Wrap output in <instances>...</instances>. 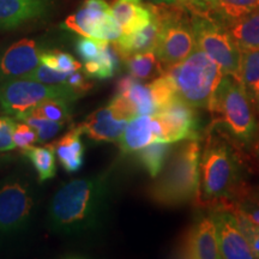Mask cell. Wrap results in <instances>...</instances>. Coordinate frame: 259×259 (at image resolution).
<instances>
[{"label": "cell", "instance_id": "6da1fadb", "mask_svg": "<svg viewBox=\"0 0 259 259\" xmlns=\"http://www.w3.org/2000/svg\"><path fill=\"white\" fill-rule=\"evenodd\" d=\"M111 170L66 181L52 197L47 227L65 239H83L102 231L112 206Z\"/></svg>", "mask_w": 259, "mask_h": 259}, {"label": "cell", "instance_id": "7a4b0ae2", "mask_svg": "<svg viewBox=\"0 0 259 259\" xmlns=\"http://www.w3.org/2000/svg\"><path fill=\"white\" fill-rule=\"evenodd\" d=\"M246 193L238 148L221 132L209 135L200 156L196 199L211 209L228 208Z\"/></svg>", "mask_w": 259, "mask_h": 259}, {"label": "cell", "instance_id": "3957f363", "mask_svg": "<svg viewBox=\"0 0 259 259\" xmlns=\"http://www.w3.org/2000/svg\"><path fill=\"white\" fill-rule=\"evenodd\" d=\"M209 112L220 132L236 148L252 150L259 138L257 111L238 77L223 74Z\"/></svg>", "mask_w": 259, "mask_h": 259}, {"label": "cell", "instance_id": "277c9868", "mask_svg": "<svg viewBox=\"0 0 259 259\" xmlns=\"http://www.w3.org/2000/svg\"><path fill=\"white\" fill-rule=\"evenodd\" d=\"M202 149L197 141L174 147L166 166L150 186L149 196L161 206H180L197 198Z\"/></svg>", "mask_w": 259, "mask_h": 259}, {"label": "cell", "instance_id": "5b68a950", "mask_svg": "<svg viewBox=\"0 0 259 259\" xmlns=\"http://www.w3.org/2000/svg\"><path fill=\"white\" fill-rule=\"evenodd\" d=\"M176 88L177 96L196 108H211L223 71L198 47L180 63L164 69Z\"/></svg>", "mask_w": 259, "mask_h": 259}, {"label": "cell", "instance_id": "8992f818", "mask_svg": "<svg viewBox=\"0 0 259 259\" xmlns=\"http://www.w3.org/2000/svg\"><path fill=\"white\" fill-rule=\"evenodd\" d=\"M37 209L34 183L22 173L0 180V241L14 240L30 228Z\"/></svg>", "mask_w": 259, "mask_h": 259}, {"label": "cell", "instance_id": "52a82bcc", "mask_svg": "<svg viewBox=\"0 0 259 259\" xmlns=\"http://www.w3.org/2000/svg\"><path fill=\"white\" fill-rule=\"evenodd\" d=\"M149 4L160 23L155 53L166 69L186 59L197 47L192 14L181 5Z\"/></svg>", "mask_w": 259, "mask_h": 259}, {"label": "cell", "instance_id": "ba28073f", "mask_svg": "<svg viewBox=\"0 0 259 259\" xmlns=\"http://www.w3.org/2000/svg\"><path fill=\"white\" fill-rule=\"evenodd\" d=\"M82 94L69 84H45L30 78H15L0 82V111L18 120L48 99L74 102Z\"/></svg>", "mask_w": 259, "mask_h": 259}, {"label": "cell", "instance_id": "9c48e42d", "mask_svg": "<svg viewBox=\"0 0 259 259\" xmlns=\"http://www.w3.org/2000/svg\"><path fill=\"white\" fill-rule=\"evenodd\" d=\"M196 45L219 64L225 74L238 77L242 52L225 25L209 15L192 14Z\"/></svg>", "mask_w": 259, "mask_h": 259}, {"label": "cell", "instance_id": "30bf717a", "mask_svg": "<svg viewBox=\"0 0 259 259\" xmlns=\"http://www.w3.org/2000/svg\"><path fill=\"white\" fill-rule=\"evenodd\" d=\"M66 30L80 36L114 42L121 36V29L106 0H84L82 6L64 21Z\"/></svg>", "mask_w": 259, "mask_h": 259}, {"label": "cell", "instance_id": "8fae6325", "mask_svg": "<svg viewBox=\"0 0 259 259\" xmlns=\"http://www.w3.org/2000/svg\"><path fill=\"white\" fill-rule=\"evenodd\" d=\"M162 125V141L178 143L183 141H198L199 119L196 107L176 97L161 112L155 114Z\"/></svg>", "mask_w": 259, "mask_h": 259}, {"label": "cell", "instance_id": "7c38bea8", "mask_svg": "<svg viewBox=\"0 0 259 259\" xmlns=\"http://www.w3.org/2000/svg\"><path fill=\"white\" fill-rule=\"evenodd\" d=\"M179 257L189 259L221 258L218 231L211 213L198 216L184 235Z\"/></svg>", "mask_w": 259, "mask_h": 259}, {"label": "cell", "instance_id": "4fadbf2b", "mask_svg": "<svg viewBox=\"0 0 259 259\" xmlns=\"http://www.w3.org/2000/svg\"><path fill=\"white\" fill-rule=\"evenodd\" d=\"M211 215L218 231L221 258L254 259L251 246L241 231L234 212L227 208H218L212 209Z\"/></svg>", "mask_w": 259, "mask_h": 259}, {"label": "cell", "instance_id": "5bb4252c", "mask_svg": "<svg viewBox=\"0 0 259 259\" xmlns=\"http://www.w3.org/2000/svg\"><path fill=\"white\" fill-rule=\"evenodd\" d=\"M41 50L32 38H22L0 53V82L24 78L41 64Z\"/></svg>", "mask_w": 259, "mask_h": 259}, {"label": "cell", "instance_id": "9a60e30c", "mask_svg": "<svg viewBox=\"0 0 259 259\" xmlns=\"http://www.w3.org/2000/svg\"><path fill=\"white\" fill-rule=\"evenodd\" d=\"M53 0H0V30H14L50 14Z\"/></svg>", "mask_w": 259, "mask_h": 259}, {"label": "cell", "instance_id": "2e32d148", "mask_svg": "<svg viewBox=\"0 0 259 259\" xmlns=\"http://www.w3.org/2000/svg\"><path fill=\"white\" fill-rule=\"evenodd\" d=\"M128 120L122 119L107 105L96 109L85 118L80 128L83 134L95 142H118L124 134Z\"/></svg>", "mask_w": 259, "mask_h": 259}, {"label": "cell", "instance_id": "e0dca14e", "mask_svg": "<svg viewBox=\"0 0 259 259\" xmlns=\"http://www.w3.org/2000/svg\"><path fill=\"white\" fill-rule=\"evenodd\" d=\"M111 8L122 35L141 30L154 18L149 3L144 4L142 0H113Z\"/></svg>", "mask_w": 259, "mask_h": 259}, {"label": "cell", "instance_id": "ac0fdd59", "mask_svg": "<svg viewBox=\"0 0 259 259\" xmlns=\"http://www.w3.org/2000/svg\"><path fill=\"white\" fill-rule=\"evenodd\" d=\"M157 139V125L154 115H138L128 121L118 141L122 153L131 154Z\"/></svg>", "mask_w": 259, "mask_h": 259}, {"label": "cell", "instance_id": "d6986e66", "mask_svg": "<svg viewBox=\"0 0 259 259\" xmlns=\"http://www.w3.org/2000/svg\"><path fill=\"white\" fill-rule=\"evenodd\" d=\"M158 30H160V23H158V19L154 14V18L151 19V22L147 27L134 32V34H121V36L113 42V45H114L115 50L118 51L121 60H124L126 58L134 56V54L155 51Z\"/></svg>", "mask_w": 259, "mask_h": 259}, {"label": "cell", "instance_id": "ffe728a7", "mask_svg": "<svg viewBox=\"0 0 259 259\" xmlns=\"http://www.w3.org/2000/svg\"><path fill=\"white\" fill-rule=\"evenodd\" d=\"M83 131L80 126H72L54 144L57 158L67 173H76L84 164Z\"/></svg>", "mask_w": 259, "mask_h": 259}, {"label": "cell", "instance_id": "44dd1931", "mask_svg": "<svg viewBox=\"0 0 259 259\" xmlns=\"http://www.w3.org/2000/svg\"><path fill=\"white\" fill-rule=\"evenodd\" d=\"M122 95L134 105L138 115H154L158 112L150 85L139 82L131 74H126L116 84V93Z\"/></svg>", "mask_w": 259, "mask_h": 259}, {"label": "cell", "instance_id": "7402d4cb", "mask_svg": "<svg viewBox=\"0 0 259 259\" xmlns=\"http://www.w3.org/2000/svg\"><path fill=\"white\" fill-rule=\"evenodd\" d=\"M226 28L241 51L259 50V8Z\"/></svg>", "mask_w": 259, "mask_h": 259}, {"label": "cell", "instance_id": "603a6c76", "mask_svg": "<svg viewBox=\"0 0 259 259\" xmlns=\"http://www.w3.org/2000/svg\"><path fill=\"white\" fill-rule=\"evenodd\" d=\"M121 58L111 41H103L101 52L97 59L84 63L85 76L96 79H108L114 77L120 70Z\"/></svg>", "mask_w": 259, "mask_h": 259}, {"label": "cell", "instance_id": "cb8c5ba5", "mask_svg": "<svg viewBox=\"0 0 259 259\" xmlns=\"http://www.w3.org/2000/svg\"><path fill=\"white\" fill-rule=\"evenodd\" d=\"M239 79L259 114V50L241 51Z\"/></svg>", "mask_w": 259, "mask_h": 259}, {"label": "cell", "instance_id": "d4e9b609", "mask_svg": "<svg viewBox=\"0 0 259 259\" xmlns=\"http://www.w3.org/2000/svg\"><path fill=\"white\" fill-rule=\"evenodd\" d=\"M22 155L35 168L40 183L51 180L57 174V154L53 143L46 144L44 147L31 145L22 149Z\"/></svg>", "mask_w": 259, "mask_h": 259}, {"label": "cell", "instance_id": "484cf974", "mask_svg": "<svg viewBox=\"0 0 259 259\" xmlns=\"http://www.w3.org/2000/svg\"><path fill=\"white\" fill-rule=\"evenodd\" d=\"M173 148V143L153 142L147 147L139 149L135 154L141 166L148 171L149 176L153 179H156L163 167L166 166Z\"/></svg>", "mask_w": 259, "mask_h": 259}, {"label": "cell", "instance_id": "4316f807", "mask_svg": "<svg viewBox=\"0 0 259 259\" xmlns=\"http://www.w3.org/2000/svg\"><path fill=\"white\" fill-rule=\"evenodd\" d=\"M127 72L139 80L155 79L164 73V66L155 51L137 53L122 60Z\"/></svg>", "mask_w": 259, "mask_h": 259}, {"label": "cell", "instance_id": "83f0119b", "mask_svg": "<svg viewBox=\"0 0 259 259\" xmlns=\"http://www.w3.org/2000/svg\"><path fill=\"white\" fill-rule=\"evenodd\" d=\"M259 8V0H215L209 16L227 27Z\"/></svg>", "mask_w": 259, "mask_h": 259}, {"label": "cell", "instance_id": "f1b7e54d", "mask_svg": "<svg viewBox=\"0 0 259 259\" xmlns=\"http://www.w3.org/2000/svg\"><path fill=\"white\" fill-rule=\"evenodd\" d=\"M18 121L27 122L37 131L38 141L37 143H46L51 139L56 138L63 131L65 121H54L45 116L38 115L35 112H28L18 119Z\"/></svg>", "mask_w": 259, "mask_h": 259}, {"label": "cell", "instance_id": "f546056e", "mask_svg": "<svg viewBox=\"0 0 259 259\" xmlns=\"http://www.w3.org/2000/svg\"><path fill=\"white\" fill-rule=\"evenodd\" d=\"M41 64L47 65V66H50L57 71L67 73H72L74 71L83 69V65L72 54L58 50L42 51Z\"/></svg>", "mask_w": 259, "mask_h": 259}, {"label": "cell", "instance_id": "4dcf8cb0", "mask_svg": "<svg viewBox=\"0 0 259 259\" xmlns=\"http://www.w3.org/2000/svg\"><path fill=\"white\" fill-rule=\"evenodd\" d=\"M72 103L73 102L63 99H48L31 111L50 119V120L66 122L71 116V105Z\"/></svg>", "mask_w": 259, "mask_h": 259}, {"label": "cell", "instance_id": "1f68e13d", "mask_svg": "<svg viewBox=\"0 0 259 259\" xmlns=\"http://www.w3.org/2000/svg\"><path fill=\"white\" fill-rule=\"evenodd\" d=\"M70 73L57 71L45 64H40L29 76L25 78H30L45 84H66Z\"/></svg>", "mask_w": 259, "mask_h": 259}, {"label": "cell", "instance_id": "d6a6232c", "mask_svg": "<svg viewBox=\"0 0 259 259\" xmlns=\"http://www.w3.org/2000/svg\"><path fill=\"white\" fill-rule=\"evenodd\" d=\"M103 41L99 38L80 36L76 41V52L78 54L83 63H88V61L95 60L99 58L100 52H101Z\"/></svg>", "mask_w": 259, "mask_h": 259}, {"label": "cell", "instance_id": "836d02e7", "mask_svg": "<svg viewBox=\"0 0 259 259\" xmlns=\"http://www.w3.org/2000/svg\"><path fill=\"white\" fill-rule=\"evenodd\" d=\"M229 210H232V211L234 212V215L236 216L239 226H240L241 231L244 232L246 239H247L248 244L251 246L254 258H259V226L250 221V220L242 215L241 212L236 211L234 209Z\"/></svg>", "mask_w": 259, "mask_h": 259}, {"label": "cell", "instance_id": "e575fe53", "mask_svg": "<svg viewBox=\"0 0 259 259\" xmlns=\"http://www.w3.org/2000/svg\"><path fill=\"white\" fill-rule=\"evenodd\" d=\"M227 209H234L236 211L241 212L250 221L259 226V199L252 194H248V192Z\"/></svg>", "mask_w": 259, "mask_h": 259}, {"label": "cell", "instance_id": "d590c367", "mask_svg": "<svg viewBox=\"0 0 259 259\" xmlns=\"http://www.w3.org/2000/svg\"><path fill=\"white\" fill-rule=\"evenodd\" d=\"M16 124H17V121L14 116H0V153L11 151L16 148L14 142Z\"/></svg>", "mask_w": 259, "mask_h": 259}, {"label": "cell", "instance_id": "8d00e7d4", "mask_svg": "<svg viewBox=\"0 0 259 259\" xmlns=\"http://www.w3.org/2000/svg\"><path fill=\"white\" fill-rule=\"evenodd\" d=\"M37 131L27 122H17L14 131V142L16 148L25 149L37 143Z\"/></svg>", "mask_w": 259, "mask_h": 259}, {"label": "cell", "instance_id": "74e56055", "mask_svg": "<svg viewBox=\"0 0 259 259\" xmlns=\"http://www.w3.org/2000/svg\"><path fill=\"white\" fill-rule=\"evenodd\" d=\"M215 0H180V4L191 14L210 15Z\"/></svg>", "mask_w": 259, "mask_h": 259}, {"label": "cell", "instance_id": "f35d334b", "mask_svg": "<svg viewBox=\"0 0 259 259\" xmlns=\"http://www.w3.org/2000/svg\"><path fill=\"white\" fill-rule=\"evenodd\" d=\"M84 74L85 73L80 72V70L74 71V72L70 73L69 78H67V82H66V84H69L71 88H73L74 90H77V92H79L82 95L84 93L89 92V90L93 88V84L85 78Z\"/></svg>", "mask_w": 259, "mask_h": 259}, {"label": "cell", "instance_id": "ab89813d", "mask_svg": "<svg viewBox=\"0 0 259 259\" xmlns=\"http://www.w3.org/2000/svg\"><path fill=\"white\" fill-rule=\"evenodd\" d=\"M148 2L156 5H181L180 0H148Z\"/></svg>", "mask_w": 259, "mask_h": 259}, {"label": "cell", "instance_id": "60d3db41", "mask_svg": "<svg viewBox=\"0 0 259 259\" xmlns=\"http://www.w3.org/2000/svg\"><path fill=\"white\" fill-rule=\"evenodd\" d=\"M251 154H252V156H253V158L255 160V162H257V167H258V169H259V138H258V141L255 142L254 147L252 148Z\"/></svg>", "mask_w": 259, "mask_h": 259}, {"label": "cell", "instance_id": "b9f144b4", "mask_svg": "<svg viewBox=\"0 0 259 259\" xmlns=\"http://www.w3.org/2000/svg\"><path fill=\"white\" fill-rule=\"evenodd\" d=\"M5 158H6V157H3V158H0V166H2V163H3V162H5V161H6Z\"/></svg>", "mask_w": 259, "mask_h": 259}, {"label": "cell", "instance_id": "7bdbcfd3", "mask_svg": "<svg viewBox=\"0 0 259 259\" xmlns=\"http://www.w3.org/2000/svg\"><path fill=\"white\" fill-rule=\"evenodd\" d=\"M252 196H253V197H255V198H258V199H259V192H258L257 194H252Z\"/></svg>", "mask_w": 259, "mask_h": 259}]
</instances>
